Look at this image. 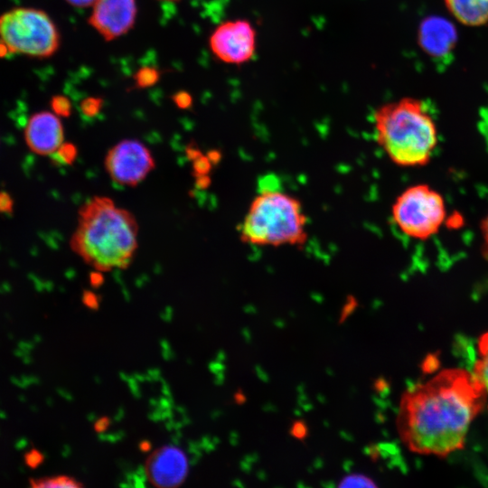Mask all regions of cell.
Instances as JSON below:
<instances>
[{
    "mask_svg": "<svg viewBox=\"0 0 488 488\" xmlns=\"http://www.w3.org/2000/svg\"><path fill=\"white\" fill-rule=\"evenodd\" d=\"M55 154L59 155V158L63 163L70 164L75 160L77 151L74 145L63 143Z\"/></svg>",
    "mask_w": 488,
    "mask_h": 488,
    "instance_id": "d6986e66",
    "label": "cell"
},
{
    "mask_svg": "<svg viewBox=\"0 0 488 488\" xmlns=\"http://www.w3.org/2000/svg\"><path fill=\"white\" fill-rule=\"evenodd\" d=\"M136 0H97L89 16L90 25L108 41L127 33L134 25Z\"/></svg>",
    "mask_w": 488,
    "mask_h": 488,
    "instance_id": "9c48e42d",
    "label": "cell"
},
{
    "mask_svg": "<svg viewBox=\"0 0 488 488\" xmlns=\"http://www.w3.org/2000/svg\"><path fill=\"white\" fill-rule=\"evenodd\" d=\"M486 399L474 373L443 370L402 395L397 417L400 439L411 452L446 457L464 448Z\"/></svg>",
    "mask_w": 488,
    "mask_h": 488,
    "instance_id": "6da1fadb",
    "label": "cell"
},
{
    "mask_svg": "<svg viewBox=\"0 0 488 488\" xmlns=\"http://www.w3.org/2000/svg\"><path fill=\"white\" fill-rule=\"evenodd\" d=\"M478 355L474 368V375L480 381L486 396H488V332L479 338Z\"/></svg>",
    "mask_w": 488,
    "mask_h": 488,
    "instance_id": "5bb4252c",
    "label": "cell"
},
{
    "mask_svg": "<svg viewBox=\"0 0 488 488\" xmlns=\"http://www.w3.org/2000/svg\"><path fill=\"white\" fill-rule=\"evenodd\" d=\"M60 45V34L42 10L15 8L0 15V53L49 57Z\"/></svg>",
    "mask_w": 488,
    "mask_h": 488,
    "instance_id": "5b68a950",
    "label": "cell"
},
{
    "mask_svg": "<svg viewBox=\"0 0 488 488\" xmlns=\"http://www.w3.org/2000/svg\"><path fill=\"white\" fill-rule=\"evenodd\" d=\"M378 145L397 165L427 164L438 144L436 124L425 103L402 98L379 107L373 114Z\"/></svg>",
    "mask_w": 488,
    "mask_h": 488,
    "instance_id": "3957f363",
    "label": "cell"
},
{
    "mask_svg": "<svg viewBox=\"0 0 488 488\" xmlns=\"http://www.w3.org/2000/svg\"><path fill=\"white\" fill-rule=\"evenodd\" d=\"M211 163L208 156L206 157L201 155L195 158L193 164L194 172L198 176L206 175L211 170Z\"/></svg>",
    "mask_w": 488,
    "mask_h": 488,
    "instance_id": "44dd1931",
    "label": "cell"
},
{
    "mask_svg": "<svg viewBox=\"0 0 488 488\" xmlns=\"http://www.w3.org/2000/svg\"><path fill=\"white\" fill-rule=\"evenodd\" d=\"M189 471L186 455L174 446L159 447L147 457L145 473L156 487L173 488L181 485Z\"/></svg>",
    "mask_w": 488,
    "mask_h": 488,
    "instance_id": "30bf717a",
    "label": "cell"
},
{
    "mask_svg": "<svg viewBox=\"0 0 488 488\" xmlns=\"http://www.w3.org/2000/svg\"><path fill=\"white\" fill-rule=\"evenodd\" d=\"M175 104L181 108H186L192 102L191 96L185 92L177 93L174 98Z\"/></svg>",
    "mask_w": 488,
    "mask_h": 488,
    "instance_id": "484cf974",
    "label": "cell"
},
{
    "mask_svg": "<svg viewBox=\"0 0 488 488\" xmlns=\"http://www.w3.org/2000/svg\"><path fill=\"white\" fill-rule=\"evenodd\" d=\"M63 127L56 114L39 112L33 115L25 127V140L34 153L53 155L63 144Z\"/></svg>",
    "mask_w": 488,
    "mask_h": 488,
    "instance_id": "7c38bea8",
    "label": "cell"
},
{
    "mask_svg": "<svg viewBox=\"0 0 488 488\" xmlns=\"http://www.w3.org/2000/svg\"><path fill=\"white\" fill-rule=\"evenodd\" d=\"M139 448L143 452H147L151 449V443L147 440H144L139 444Z\"/></svg>",
    "mask_w": 488,
    "mask_h": 488,
    "instance_id": "f546056e",
    "label": "cell"
},
{
    "mask_svg": "<svg viewBox=\"0 0 488 488\" xmlns=\"http://www.w3.org/2000/svg\"><path fill=\"white\" fill-rule=\"evenodd\" d=\"M83 304L90 309H98L99 298L98 296L91 291H84L82 296Z\"/></svg>",
    "mask_w": 488,
    "mask_h": 488,
    "instance_id": "cb8c5ba5",
    "label": "cell"
},
{
    "mask_svg": "<svg viewBox=\"0 0 488 488\" xmlns=\"http://www.w3.org/2000/svg\"><path fill=\"white\" fill-rule=\"evenodd\" d=\"M235 399L237 402H243L245 400L244 395L241 393H236Z\"/></svg>",
    "mask_w": 488,
    "mask_h": 488,
    "instance_id": "4dcf8cb0",
    "label": "cell"
},
{
    "mask_svg": "<svg viewBox=\"0 0 488 488\" xmlns=\"http://www.w3.org/2000/svg\"><path fill=\"white\" fill-rule=\"evenodd\" d=\"M290 433L294 437L303 439L307 436V427L301 420L295 421L291 426Z\"/></svg>",
    "mask_w": 488,
    "mask_h": 488,
    "instance_id": "603a6c76",
    "label": "cell"
},
{
    "mask_svg": "<svg viewBox=\"0 0 488 488\" xmlns=\"http://www.w3.org/2000/svg\"><path fill=\"white\" fill-rule=\"evenodd\" d=\"M163 1H175V0H163Z\"/></svg>",
    "mask_w": 488,
    "mask_h": 488,
    "instance_id": "1f68e13d",
    "label": "cell"
},
{
    "mask_svg": "<svg viewBox=\"0 0 488 488\" xmlns=\"http://www.w3.org/2000/svg\"><path fill=\"white\" fill-rule=\"evenodd\" d=\"M138 225L134 215L107 197L86 202L79 211L71 249L95 270L126 268L137 249Z\"/></svg>",
    "mask_w": 488,
    "mask_h": 488,
    "instance_id": "7a4b0ae2",
    "label": "cell"
},
{
    "mask_svg": "<svg viewBox=\"0 0 488 488\" xmlns=\"http://www.w3.org/2000/svg\"><path fill=\"white\" fill-rule=\"evenodd\" d=\"M26 463L31 467H36L43 461V455L37 450H33L25 456Z\"/></svg>",
    "mask_w": 488,
    "mask_h": 488,
    "instance_id": "d4e9b609",
    "label": "cell"
},
{
    "mask_svg": "<svg viewBox=\"0 0 488 488\" xmlns=\"http://www.w3.org/2000/svg\"><path fill=\"white\" fill-rule=\"evenodd\" d=\"M450 14L467 26L488 23V0H444Z\"/></svg>",
    "mask_w": 488,
    "mask_h": 488,
    "instance_id": "4fadbf2b",
    "label": "cell"
},
{
    "mask_svg": "<svg viewBox=\"0 0 488 488\" xmlns=\"http://www.w3.org/2000/svg\"><path fill=\"white\" fill-rule=\"evenodd\" d=\"M256 31L242 19L227 21L217 26L209 39L210 48L220 61L234 65L243 64L255 55Z\"/></svg>",
    "mask_w": 488,
    "mask_h": 488,
    "instance_id": "ba28073f",
    "label": "cell"
},
{
    "mask_svg": "<svg viewBox=\"0 0 488 488\" xmlns=\"http://www.w3.org/2000/svg\"><path fill=\"white\" fill-rule=\"evenodd\" d=\"M89 282L91 286L94 287L100 286L104 282V278L101 274V271L95 270L91 272L89 276Z\"/></svg>",
    "mask_w": 488,
    "mask_h": 488,
    "instance_id": "4316f807",
    "label": "cell"
},
{
    "mask_svg": "<svg viewBox=\"0 0 488 488\" xmlns=\"http://www.w3.org/2000/svg\"><path fill=\"white\" fill-rule=\"evenodd\" d=\"M102 102L99 99L90 98L85 99L81 104L82 112L88 117L97 115L101 108Z\"/></svg>",
    "mask_w": 488,
    "mask_h": 488,
    "instance_id": "ffe728a7",
    "label": "cell"
},
{
    "mask_svg": "<svg viewBox=\"0 0 488 488\" xmlns=\"http://www.w3.org/2000/svg\"><path fill=\"white\" fill-rule=\"evenodd\" d=\"M481 254L488 262V213L482 219L480 223Z\"/></svg>",
    "mask_w": 488,
    "mask_h": 488,
    "instance_id": "ac0fdd59",
    "label": "cell"
},
{
    "mask_svg": "<svg viewBox=\"0 0 488 488\" xmlns=\"http://www.w3.org/2000/svg\"><path fill=\"white\" fill-rule=\"evenodd\" d=\"M242 242L255 246H302L307 239V217L301 202L283 191L276 177L265 176L258 186L239 232Z\"/></svg>",
    "mask_w": 488,
    "mask_h": 488,
    "instance_id": "277c9868",
    "label": "cell"
},
{
    "mask_svg": "<svg viewBox=\"0 0 488 488\" xmlns=\"http://www.w3.org/2000/svg\"><path fill=\"white\" fill-rule=\"evenodd\" d=\"M150 150L141 142L127 139L111 147L105 158V168L112 181L119 185L135 186L154 169Z\"/></svg>",
    "mask_w": 488,
    "mask_h": 488,
    "instance_id": "52a82bcc",
    "label": "cell"
},
{
    "mask_svg": "<svg viewBox=\"0 0 488 488\" xmlns=\"http://www.w3.org/2000/svg\"><path fill=\"white\" fill-rule=\"evenodd\" d=\"M443 195L427 183L406 188L391 206V217L399 230L414 239L426 240L435 236L446 218Z\"/></svg>",
    "mask_w": 488,
    "mask_h": 488,
    "instance_id": "8992f818",
    "label": "cell"
},
{
    "mask_svg": "<svg viewBox=\"0 0 488 488\" xmlns=\"http://www.w3.org/2000/svg\"><path fill=\"white\" fill-rule=\"evenodd\" d=\"M339 487H376L374 481L361 474H352L344 476L338 484Z\"/></svg>",
    "mask_w": 488,
    "mask_h": 488,
    "instance_id": "2e32d148",
    "label": "cell"
},
{
    "mask_svg": "<svg viewBox=\"0 0 488 488\" xmlns=\"http://www.w3.org/2000/svg\"><path fill=\"white\" fill-rule=\"evenodd\" d=\"M52 108L56 114L68 116L70 111V105L67 99L59 97L52 100Z\"/></svg>",
    "mask_w": 488,
    "mask_h": 488,
    "instance_id": "7402d4cb",
    "label": "cell"
},
{
    "mask_svg": "<svg viewBox=\"0 0 488 488\" xmlns=\"http://www.w3.org/2000/svg\"><path fill=\"white\" fill-rule=\"evenodd\" d=\"M31 485L37 488H56V487H81L83 484L77 480L67 475H56L31 480Z\"/></svg>",
    "mask_w": 488,
    "mask_h": 488,
    "instance_id": "9a60e30c",
    "label": "cell"
},
{
    "mask_svg": "<svg viewBox=\"0 0 488 488\" xmlns=\"http://www.w3.org/2000/svg\"><path fill=\"white\" fill-rule=\"evenodd\" d=\"M158 78V71L153 68H142L135 76L136 85L141 88L153 85L157 81Z\"/></svg>",
    "mask_w": 488,
    "mask_h": 488,
    "instance_id": "e0dca14e",
    "label": "cell"
},
{
    "mask_svg": "<svg viewBox=\"0 0 488 488\" xmlns=\"http://www.w3.org/2000/svg\"><path fill=\"white\" fill-rule=\"evenodd\" d=\"M110 425V419L108 417H102L95 423V430L97 432L105 431Z\"/></svg>",
    "mask_w": 488,
    "mask_h": 488,
    "instance_id": "83f0119b",
    "label": "cell"
},
{
    "mask_svg": "<svg viewBox=\"0 0 488 488\" xmlns=\"http://www.w3.org/2000/svg\"><path fill=\"white\" fill-rule=\"evenodd\" d=\"M69 4L71 5L77 6V7H87V6H92L93 4L97 0H66Z\"/></svg>",
    "mask_w": 488,
    "mask_h": 488,
    "instance_id": "f1b7e54d",
    "label": "cell"
},
{
    "mask_svg": "<svg viewBox=\"0 0 488 488\" xmlns=\"http://www.w3.org/2000/svg\"><path fill=\"white\" fill-rule=\"evenodd\" d=\"M457 31L451 21L438 15L424 18L418 29V42L433 61L446 64L457 42Z\"/></svg>",
    "mask_w": 488,
    "mask_h": 488,
    "instance_id": "8fae6325",
    "label": "cell"
}]
</instances>
